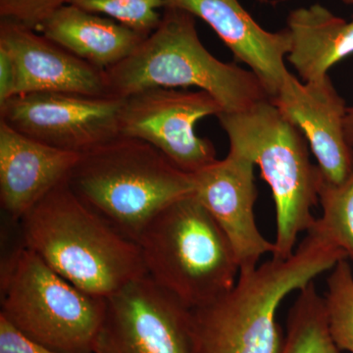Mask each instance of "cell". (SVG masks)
Wrapping results in <instances>:
<instances>
[{
	"mask_svg": "<svg viewBox=\"0 0 353 353\" xmlns=\"http://www.w3.org/2000/svg\"><path fill=\"white\" fill-rule=\"evenodd\" d=\"M294 252L240 274L233 289L194 308L192 353H282L278 309L292 294L332 270L347 253L312 227Z\"/></svg>",
	"mask_w": 353,
	"mask_h": 353,
	"instance_id": "6da1fadb",
	"label": "cell"
},
{
	"mask_svg": "<svg viewBox=\"0 0 353 353\" xmlns=\"http://www.w3.org/2000/svg\"><path fill=\"white\" fill-rule=\"evenodd\" d=\"M23 245L79 289L108 299L146 276L141 248L88 208L68 180L21 220Z\"/></svg>",
	"mask_w": 353,
	"mask_h": 353,
	"instance_id": "7a4b0ae2",
	"label": "cell"
},
{
	"mask_svg": "<svg viewBox=\"0 0 353 353\" xmlns=\"http://www.w3.org/2000/svg\"><path fill=\"white\" fill-rule=\"evenodd\" d=\"M104 76L108 95L118 99L152 88H196L212 95L227 113L270 99L253 72L213 57L199 38L196 17L178 8H164L157 29Z\"/></svg>",
	"mask_w": 353,
	"mask_h": 353,
	"instance_id": "3957f363",
	"label": "cell"
},
{
	"mask_svg": "<svg viewBox=\"0 0 353 353\" xmlns=\"http://www.w3.org/2000/svg\"><path fill=\"white\" fill-rule=\"evenodd\" d=\"M68 183L88 208L134 241L158 213L194 192V174L146 141L121 134L81 155Z\"/></svg>",
	"mask_w": 353,
	"mask_h": 353,
	"instance_id": "277c9868",
	"label": "cell"
},
{
	"mask_svg": "<svg viewBox=\"0 0 353 353\" xmlns=\"http://www.w3.org/2000/svg\"><path fill=\"white\" fill-rule=\"evenodd\" d=\"M137 243L146 276L190 309L226 294L240 276L231 243L194 194L158 213Z\"/></svg>",
	"mask_w": 353,
	"mask_h": 353,
	"instance_id": "5b68a950",
	"label": "cell"
},
{
	"mask_svg": "<svg viewBox=\"0 0 353 353\" xmlns=\"http://www.w3.org/2000/svg\"><path fill=\"white\" fill-rule=\"evenodd\" d=\"M230 148L259 167L273 194L276 208V250L273 259L294 252L297 238L316 222L312 209L319 201L322 174L311 163L303 132L270 101L259 102L243 112L218 115Z\"/></svg>",
	"mask_w": 353,
	"mask_h": 353,
	"instance_id": "8992f818",
	"label": "cell"
},
{
	"mask_svg": "<svg viewBox=\"0 0 353 353\" xmlns=\"http://www.w3.org/2000/svg\"><path fill=\"white\" fill-rule=\"evenodd\" d=\"M0 315L60 353H92L106 299L79 289L22 245L2 260Z\"/></svg>",
	"mask_w": 353,
	"mask_h": 353,
	"instance_id": "52a82bcc",
	"label": "cell"
},
{
	"mask_svg": "<svg viewBox=\"0 0 353 353\" xmlns=\"http://www.w3.org/2000/svg\"><path fill=\"white\" fill-rule=\"evenodd\" d=\"M222 112L204 90L152 88L124 99L120 134L146 141L181 170L194 174L217 160L213 143L197 136L196 123Z\"/></svg>",
	"mask_w": 353,
	"mask_h": 353,
	"instance_id": "ba28073f",
	"label": "cell"
},
{
	"mask_svg": "<svg viewBox=\"0 0 353 353\" xmlns=\"http://www.w3.org/2000/svg\"><path fill=\"white\" fill-rule=\"evenodd\" d=\"M124 99L37 92L0 105V121L34 141L65 152H90L120 136Z\"/></svg>",
	"mask_w": 353,
	"mask_h": 353,
	"instance_id": "9c48e42d",
	"label": "cell"
},
{
	"mask_svg": "<svg viewBox=\"0 0 353 353\" xmlns=\"http://www.w3.org/2000/svg\"><path fill=\"white\" fill-rule=\"evenodd\" d=\"M190 310L145 276L106 299L92 353H192Z\"/></svg>",
	"mask_w": 353,
	"mask_h": 353,
	"instance_id": "30bf717a",
	"label": "cell"
},
{
	"mask_svg": "<svg viewBox=\"0 0 353 353\" xmlns=\"http://www.w3.org/2000/svg\"><path fill=\"white\" fill-rule=\"evenodd\" d=\"M254 166L250 158L230 148L225 159L194 174V196L224 232L240 274L254 270L262 256L276 250L275 243L260 233L255 220Z\"/></svg>",
	"mask_w": 353,
	"mask_h": 353,
	"instance_id": "8fae6325",
	"label": "cell"
},
{
	"mask_svg": "<svg viewBox=\"0 0 353 353\" xmlns=\"http://www.w3.org/2000/svg\"><path fill=\"white\" fill-rule=\"evenodd\" d=\"M270 101L303 132L324 180L345 182L353 169V150L345 132L347 106L330 77L301 83L289 73Z\"/></svg>",
	"mask_w": 353,
	"mask_h": 353,
	"instance_id": "7c38bea8",
	"label": "cell"
},
{
	"mask_svg": "<svg viewBox=\"0 0 353 353\" xmlns=\"http://www.w3.org/2000/svg\"><path fill=\"white\" fill-rule=\"evenodd\" d=\"M37 32L14 21H0V46L10 53L17 69V95L62 92L110 97L104 71Z\"/></svg>",
	"mask_w": 353,
	"mask_h": 353,
	"instance_id": "4fadbf2b",
	"label": "cell"
},
{
	"mask_svg": "<svg viewBox=\"0 0 353 353\" xmlns=\"http://www.w3.org/2000/svg\"><path fill=\"white\" fill-rule=\"evenodd\" d=\"M164 8L181 9L208 23L234 57L257 76L270 99L277 94L290 73L285 65L290 48L287 28L266 31L239 0H165Z\"/></svg>",
	"mask_w": 353,
	"mask_h": 353,
	"instance_id": "5bb4252c",
	"label": "cell"
},
{
	"mask_svg": "<svg viewBox=\"0 0 353 353\" xmlns=\"http://www.w3.org/2000/svg\"><path fill=\"white\" fill-rule=\"evenodd\" d=\"M81 155L44 145L0 121V203L6 214L21 222L68 180Z\"/></svg>",
	"mask_w": 353,
	"mask_h": 353,
	"instance_id": "9a60e30c",
	"label": "cell"
},
{
	"mask_svg": "<svg viewBox=\"0 0 353 353\" xmlns=\"http://www.w3.org/2000/svg\"><path fill=\"white\" fill-rule=\"evenodd\" d=\"M38 32L102 71L124 61L145 39L117 21L72 4L57 9Z\"/></svg>",
	"mask_w": 353,
	"mask_h": 353,
	"instance_id": "2e32d148",
	"label": "cell"
},
{
	"mask_svg": "<svg viewBox=\"0 0 353 353\" xmlns=\"http://www.w3.org/2000/svg\"><path fill=\"white\" fill-rule=\"evenodd\" d=\"M287 29L288 58L303 83L324 80L334 65L353 54V21L334 15L321 4L290 11Z\"/></svg>",
	"mask_w": 353,
	"mask_h": 353,
	"instance_id": "e0dca14e",
	"label": "cell"
},
{
	"mask_svg": "<svg viewBox=\"0 0 353 353\" xmlns=\"http://www.w3.org/2000/svg\"><path fill=\"white\" fill-rule=\"evenodd\" d=\"M282 353H341L330 333L325 299L314 282L299 290L290 309Z\"/></svg>",
	"mask_w": 353,
	"mask_h": 353,
	"instance_id": "ac0fdd59",
	"label": "cell"
},
{
	"mask_svg": "<svg viewBox=\"0 0 353 353\" xmlns=\"http://www.w3.org/2000/svg\"><path fill=\"white\" fill-rule=\"evenodd\" d=\"M318 196L323 212L313 227L353 260V169L339 185L327 182L322 176Z\"/></svg>",
	"mask_w": 353,
	"mask_h": 353,
	"instance_id": "d6986e66",
	"label": "cell"
},
{
	"mask_svg": "<svg viewBox=\"0 0 353 353\" xmlns=\"http://www.w3.org/2000/svg\"><path fill=\"white\" fill-rule=\"evenodd\" d=\"M324 299L334 343L341 352L353 353V274L347 259L332 269Z\"/></svg>",
	"mask_w": 353,
	"mask_h": 353,
	"instance_id": "ffe728a7",
	"label": "cell"
},
{
	"mask_svg": "<svg viewBox=\"0 0 353 353\" xmlns=\"http://www.w3.org/2000/svg\"><path fill=\"white\" fill-rule=\"evenodd\" d=\"M68 4L108 16L148 38L160 24L165 0H70Z\"/></svg>",
	"mask_w": 353,
	"mask_h": 353,
	"instance_id": "44dd1931",
	"label": "cell"
},
{
	"mask_svg": "<svg viewBox=\"0 0 353 353\" xmlns=\"http://www.w3.org/2000/svg\"><path fill=\"white\" fill-rule=\"evenodd\" d=\"M70 0H0L1 19L14 21L38 31L44 21Z\"/></svg>",
	"mask_w": 353,
	"mask_h": 353,
	"instance_id": "7402d4cb",
	"label": "cell"
},
{
	"mask_svg": "<svg viewBox=\"0 0 353 353\" xmlns=\"http://www.w3.org/2000/svg\"><path fill=\"white\" fill-rule=\"evenodd\" d=\"M0 353H60L32 340L0 315Z\"/></svg>",
	"mask_w": 353,
	"mask_h": 353,
	"instance_id": "603a6c76",
	"label": "cell"
},
{
	"mask_svg": "<svg viewBox=\"0 0 353 353\" xmlns=\"http://www.w3.org/2000/svg\"><path fill=\"white\" fill-rule=\"evenodd\" d=\"M17 69L12 57L0 46V105L17 95Z\"/></svg>",
	"mask_w": 353,
	"mask_h": 353,
	"instance_id": "cb8c5ba5",
	"label": "cell"
},
{
	"mask_svg": "<svg viewBox=\"0 0 353 353\" xmlns=\"http://www.w3.org/2000/svg\"><path fill=\"white\" fill-rule=\"evenodd\" d=\"M345 138L353 150V105L347 108L345 118Z\"/></svg>",
	"mask_w": 353,
	"mask_h": 353,
	"instance_id": "d4e9b609",
	"label": "cell"
},
{
	"mask_svg": "<svg viewBox=\"0 0 353 353\" xmlns=\"http://www.w3.org/2000/svg\"><path fill=\"white\" fill-rule=\"evenodd\" d=\"M341 1L345 4H353V0H341Z\"/></svg>",
	"mask_w": 353,
	"mask_h": 353,
	"instance_id": "484cf974",
	"label": "cell"
},
{
	"mask_svg": "<svg viewBox=\"0 0 353 353\" xmlns=\"http://www.w3.org/2000/svg\"><path fill=\"white\" fill-rule=\"evenodd\" d=\"M260 2H267L268 0H259Z\"/></svg>",
	"mask_w": 353,
	"mask_h": 353,
	"instance_id": "4316f807",
	"label": "cell"
},
{
	"mask_svg": "<svg viewBox=\"0 0 353 353\" xmlns=\"http://www.w3.org/2000/svg\"><path fill=\"white\" fill-rule=\"evenodd\" d=\"M352 21H353V19H352Z\"/></svg>",
	"mask_w": 353,
	"mask_h": 353,
	"instance_id": "83f0119b",
	"label": "cell"
}]
</instances>
